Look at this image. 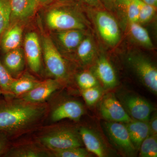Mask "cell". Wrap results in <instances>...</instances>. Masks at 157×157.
I'll return each mask as SVG.
<instances>
[{
    "mask_svg": "<svg viewBox=\"0 0 157 157\" xmlns=\"http://www.w3.org/2000/svg\"><path fill=\"white\" fill-rule=\"evenodd\" d=\"M78 0H56V1L61 2H77Z\"/></svg>",
    "mask_w": 157,
    "mask_h": 157,
    "instance_id": "38",
    "label": "cell"
},
{
    "mask_svg": "<svg viewBox=\"0 0 157 157\" xmlns=\"http://www.w3.org/2000/svg\"><path fill=\"white\" fill-rule=\"evenodd\" d=\"M10 5L11 24L31 17L40 6L38 0H10Z\"/></svg>",
    "mask_w": 157,
    "mask_h": 157,
    "instance_id": "15",
    "label": "cell"
},
{
    "mask_svg": "<svg viewBox=\"0 0 157 157\" xmlns=\"http://www.w3.org/2000/svg\"><path fill=\"white\" fill-rule=\"evenodd\" d=\"M40 39L42 53L48 72L56 80L65 79L67 76V65L56 45L51 38L45 34H42Z\"/></svg>",
    "mask_w": 157,
    "mask_h": 157,
    "instance_id": "3",
    "label": "cell"
},
{
    "mask_svg": "<svg viewBox=\"0 0 157 157\" xmlns=\"http://www.w3.org/2000/svg\"><path fill=\"white\" fill-rule=\"evenodd\" d=\"M94 21L98 33L102 40L110 46H115L121 39L119 25L115 17L109 12L97 9Z\"/></svg>",
    "mask_w": 157,
    "mask_h": 157,
    "instance_id": "4",
    "label": "cell"
},
{
    "mask_svg": "<svg viewBox=\"0 0 157 157\" xmlns=\"http://www.w3.org/2000/svg\"><path fill=\"white\" fill-rule=\"evenodd\" d=\"M76 2H61L56 1L45 7L44 20L47 27L53 31L70 29L85 30L87 23L76 8Z\"/></svg>",
    "mask_w": 157,
    "mask_h": 157,
    "instance_id": "2",
    "label": "cell"
},
{
    "mask_svg": "<svg viewBox=\"0 0 157 157\" xmlns=\"http://www.w3.org/2000/svg\"><path fill=\"white\" fill-rule=\"evenodd\" d=\"M52 39L67 52L76 51V48L86 36L85 30L70 29L54 31Z\"/></svg>",
    "mask_w": 157,
    "mask_h": 157,
    "instance_id": "13",
    "label": "cell"
},
{
    "mask_svg": "<svg viewBox=\"0 0 157 157\" xmlns=\"http://www.w3.org/2000/svg\"><path fill=\"white\" fill-rule=\"evenodd\" d=\"M144 2L157 8V0H141Z\"/></svg>",
    "mask_w": 157,
    "mask_h": 157,
    "instance_id": "37",
    "label": "cell"
},
{
    "mask_svg": "<svg viewBox=\"0 0 157 157\" xmlns=\"http://www.w3.org/2000/svg\"><path fill=\"white\" fill-rule=\"evenodd\" d=\"M84 112V108L80 102L76 101H67L54 109L52 113V120L56 122L64 119H69L78 121Z\"/></svg>",
    "mask_w": 157,
    "mask_h": 157,
    "instance_id": "14",
    "label": "cell"
},
{
    "mask_svg": "<svg viewBox=\"0 0 157 157\" xmlns=\"http://www.w3.org/2000/svg\"><path fill=\"white\" fill-rule=\"evenodd\" d=\"M139 7L138 22L140 24L148 23L154 17L157 8L144 2L141 0H137Z\"/></svg>",
    "mask_w": 157,
    "mask_h": 157,
    "instance_id": "27",
    "label": "cell"
},
{
    "mask_svg": "<svg viewBox=\"0 0 157 157\" xmlns=\"http://www.w3.org/2000/svg\"><path fill=\"white\" fill-rule=\"evenodd\" d=\"M24 52L30 69L38 73L41 68L42 50L41 42L35 32L28 33L24 41Z\"/></svg>",
    "mask_w": 157,
    "mask_h": 157,
    "instance_id": "9",
    "label": "cell"
},
{
    "mask_svg": "<svg viewBox=\"0 0 157 157\" xmlns=\"http://www.w3.org/2000/svg\"><path fill=\"white\" fill-rule=\"evenodd\" d=\"M2 61L3 65L13 76L22 72L25 65V56L23 49L20 47L4 54Z\"/></svg>",
    "mask_w": 157,
    "mask_h": 157,
    "instance_id": "17",
    "label": "cell"
},
{
    "mask_svg": "<svg viewBox=\"0 0 157 157\" xmlns=\"http://www.w3.org/2000/svg\"><path fill=\"white\" fill-rule=\"evenodd\" d=\"M39 82L29 74L24 75L20 78L13 80L10 86V94L17 96L23 95L33 89Z\"/></svg>",
    "mask_w": 157,
    "mask_h": 157,
    "instance_id": "22",
    "label": "cell"
},
{
    "mask_svg": "<svg viewBox=\"0 0 157 157\" xmlns=\"http://www.w3.org/2000/svg\"><path fill=\"white\" fill-rule=\"evenodd\" d=\"M76 56L83 64L87 65L93 61L97 54L94 41L90 36H86L76 50Z\"/></svg>",
    "mask_w": 157,
    "mask_h": 157,
    "instance_id": "20",
    "label": "cell"
},
{
    "mask_svg": "<svg viewBox=\"0 0 157 157\" xmlns=\"http://www.w3.org/2000/svg\"><path fill=\"white\" fill-rule=\"evenodd\" d=\"M59 86L56 79H48L39 82L33 89L22 95V100L32 104L43 102L56 91Z\"/></svg>",
    "mask_w": 157,
    "mask_h": 157,
    "instance_id": "11",
    "label": "cell"
},
{
    "mask_svg": "<svg viewBox=\"0 0 157 157\" xmlns=\"http://www.w3.org/2000/svg\"><path fill=\"white\" fill-rule=\"evenodd\" d=\"M23 29L17 23H12L0 40V48L3 54L20 48L22 40Z\"/></svg>",
    "mask_w": 157,
    "mask_h": 157,
    "instance_id": "16",
    "label": "cell"
},
{
    "mask_svg": "<svg viewBox=\"0 0 157 157\" xmlns=\"http://www.w3.org/2000/svg\"><path fill=\"white\" fill-rule=\"evenodd\" d=\"M106 88L116 86L117 76L115 70L107 57L101 56L97 59L92 73Z\"/></svg>",
    "mask_w": 157,
    "mask_h": 157,
    "instance_id": "12",
    "label": "cell"
},
{
    "mask_svg": "<svg viewBox=\"0 0 157 157\" xmlns=\"http://www.w3.org/2000/svg\"><path fill=\"white\" fill-rule=\"evenodd\" d=\"M129 64L145 87L152 93H157V69L155 64L140 55H132L128 59Z\"/></svg>",
    "mask_w": 157,
    "mask_h": 157,
    "instance_id": "5",
    "label": "cell"
},
{
    "mask_svg": "<svg viewBox=\"0 0 157 157\" xmlns=\"http://www.w3.org/2000/svg\"><path fill=\"white\" fill-rule=\"evenodd\" d=\"M41 143L52 151L82 146L79 134L71 129H63L49 132L40 138Z\"/></svg>",
    "mask_w": 157,
    "mask_h": 157,
    "instance_id": "6",
    "label": "cell"
},
{
    "mask_svg": "<svg viewBox=\"0 0 157 157\" xmlns=\"http://www.w3.org/2000/svg\"><path fill=\"white\" fill-rule=\"evenodd\" d=\"M45 108L20 101H0V131L12 133L29 128L39 120Z\"/></svg>",
    "mask_w": 157,
    "mask_h": 157,
    "instance_id": "1",
    "label": "cell"
},
{
    "mask_svg": "<svg viewBox=\"0 0 157 157\" xmlns=\"http://www.w3.org/2000/svg\"><path fill=\"white\" fill-rule=\"evenodd\" d=\"M89 7L94 9H100L103 5L100 0H81Z\"/></svg>",
    "mask_w": 157,
    "mask_h": 157,
    "instance_id": "34",
    "label": "cell"
},
{
    "mask_svg": "<svg viewBox=\"0 0 157 157\" xmlns=\"http://www.w3.org/2000/svg\"><path fill=\"white\" fill-rule=\"evenodd\" d=\"M38 1L39 6L45 7L54 2L56 0H38Z\"/></svg>",
    "mask_w": 157,
    "mask_h": 157,
    "instance_id": "36",
    "label": "cell"
},
{
    "mask_svg": "<svg viewBox=\"0 0 157 157\" xmlns=\"http://www.w3.org/2000/svg\"><path fill=\"white\" fill-rule=\"evenodd\" d=\"M104 127L109 139L118 148L126 154L134 155L136 150L130 139L126 125L108 121L104 123Z\"/></svg>",
    "mask_w": 157,
    "mask_h": 157,
    "instance_id": "7",
    "label": "cell"
},
{
    "mask_svg": "<svg viewBox=\"0 0 157 157\" xmlns=\"http://www.w3.org/2000/svg\"><path fill=\"white\" fill-rule=\"evenodd\" d=\"M114 9L124 14L128 22H138L139 7L137 0H116Z\"/></svg>",
    "mask_w": 157,
    "mask_h": 157,
    "instance_id": "23",
    "label": "cell"
},
{
    "mask_svg": "<svg viewBox=\"0 0 157 157\" xmlns=\"http://www.w3.org/2000/svg\"><path fill=\"white\" fill-rule=\"evenodd\" d=\"M139 150L140 157H157V136L148 135L140 144Z\"/></svg>",
    "mask_w": 157,
    "mask_h": 157,
    "instance_id": "26",
    "label": "cell"
},
{
    "mask_svg": "<svg viewBox=\"0 0 157 157\" xmlns=\"http://www.w3.org/2000/svg\"><path fill=\"white\" fill-rule=\"evenodd\" d=\"M10 0H0V40L11 24Z\"/></svg>",
    "mask_w": 157,
    "mask_h": 157,
    "instance_id": "25",
    "label": "cell"
},
{
    "mask_svg": "<svg viewBox=\"0 0 157 157\" xmlns=\"http://www.w3.org/2000/svg\"><path fill=\"white\" fill-rule=\"evenodd\" d=\"M14 78L3 65L0 59V89L3 94H10V86Z\"/></svg>",
    "mask_w": 157,
    "mask_h": 157,
    "instance_id": "29",
    "label": "cell"
},
{
    "mask_svg": "<svg viewBox=\"0 0 157 157\" xmlns=\"http://www.w3.org/2000/svg\"><path fill=\"white\" fill-rule=\"evenodd\" d=\"M79 135L88 151L99 157L106 156V147L95 132L85 127H81L79 129Z\"/></svg>",
    "mask_w": 157,
    "mask_h": 157,
    "instance_id": "18",
    "label": "cell"
},
{
    "mask_svg": "<svg viewBox=\"0 0 157 157\" xmlns=\"http://www.w3.org/2000/svg\"><path fill=\"white\" fill-rule=\"evenodd\" d=\"M122 101L131 117L136 120L148 121L153 111L149 102L139 96L132 95L125 96Z\"/></svg>",
    "mask_w": 157,
    "mask_h": 157,
    "instance_id": "10",
    "label": "cell"
},
{
    "mask_svg": "<svg viewBox=\"0 0 157 157\" xmlns=\"http://www.w3.org/2000/svg\"><path fill=\"white\" fill-rule=\"evenodd\" d=\"M7 133L0 131V157L4 155L8 150L9 140Z\"/></svg>",
    "mask_w": 157,
    "mask_h": 157,
    "instance_id": "32",
    "label": "cell"
},
{
    "mask_svg": "<svg viewBox=\"0 0 157 157\" xmlns=\"http://www.w3.org/2000/svg\"><path fill=\"white\" fill-rule=\"evenodd\" d=\"M102 93V89L99 86L82 91V97L88 106L94 105L100 100Z\"/></svg>",
    "mask_w": 157,
    "mask_h": 157,
    "instance_id": "30",
    "label": "cell"
},
{
    "mask_svg": "<svg viewBox=\"0 0 157 157\" xmlns=\"http://www.w3.org/2000/svg\"><path fill=\"white\" fill-rule=\"evenodd\" d=\"M76 81L82 90L99 86V81L92 73L85 71L76 76Z\"/></svg>",
    "mask_w": 157,
    "mask_h": 157,
    "instance_id": "28",
    "label": "cell"
},
{
    "mask_svg": "<svg viewBox=\"0 0 157 157\" xmlns=\"http://www.w3.org/2000/svg\"><path fill=\"white\" fill-rule=\"evenodd\" d=\"M52 155L57 157H86L89 156L87 151L80 147H73L59 150L52 151Z\"/></svg>",
    "mask_w": 157,
    "mask_h": 157,
    "instance_id": "31",
    "label": "cell"
},
{
    "mask_svg": "<svg viewBox=\"0 0 157 157\" xmlns=\"http://www.w3.org/2000/svg\"><path fill=\"white\" fill-rule=\"evenodd\" d=\"M48 153L33 146H25L8 150L4 156L15 157H48Z\"/></svg>",
    "mask_w": 157,
    "mask_h": 157,
    "instance_id": "24",
    "label": "cell"
},
{
    "mask_svg": "<svg viewBox=\"0 0 157 157\" xmlns=\"http://www.w3.org/2000/svg\"><path fill=\"white\" fill-rule=\"evenodd\" d=\"M148 121L150 128V135L157 136V114L151 116Z\"/></svg>",
    "mask_w": 157,
    "mask_h": 157,
    "instance_id": "33",
    "label": "cell"
},
{
    "mask_svg": "<svg viewBox=\"0 0 157 157\" xmlns=\"http://www.w3.org/2000/svg\"><path fill=\"white\" fill-rule=\"evenodd\" d=\"M101 4L107 9H114L116 0H100Z\"/></svg>",
    "mask_w": 157,
    "mask_h": 157,
    "instance_id": "35",
    "label": "cell"
},
{
    "mask_svg": "<svg viewBox=\"0 0 157 157\" xmlns=\"http://www.w3.org/2000/svg\"><path fill=\"white\" fill-rule=\"evenodd\" d=\"M2 94H3V92L2 91V90L0 89V95H1Z\"/></svg>",
    "mask_w": 157,
    "mask_h": 157,
    "instance_id": "39",
    "label": "cell"
},
{
    "mask_svg": "<svg viewBox=\"0 0 157 157\" xmlns=\"http://www.w3.org/2000/svg\"><path fill=\"white\" fill-rule=\"evenodd\" d=\"M102 117L108 121L128 123L133 120L114 94L104 97L100 106Z\"/></svg>",
    "mask_w": 157,
    "mask_h": 157,
    "instance_id": "8",
    "label": "cell"
},
{
    "mask_svg": "<svg viewBox=\"0 0 157 157\" xmlns=\"http://www.w3.org/2000/svg\"><path fill=\"white\" fill-rule=\"evenodd\" d=\"M128 30L132 39L142 47L152 49L154 45L148 32L138 22H128Z\"/></svg>",
    "mask_w": 157,
    "mask_h": 157,
    "instance_id": "21",
    "label": "cell"
},
{
    "mask_svg": "<svg viewBox=\"0 0 157 157\" xmlns=\"http://www.w3.org/2000/svg\"><path fill=\"white\" fill-rule=\"evenodd\" d=\"M126 124L131 141L136 150H138L143 140L150 135L148 121L133 120Z\"/></svg>",
    "mask_w": 157,
    "mask_h": 157,
    "instance_id": "19",
    "label": "cell"
}]
</instances>
